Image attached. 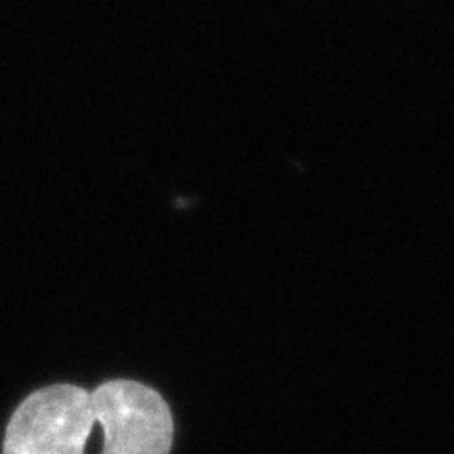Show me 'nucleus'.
<instances>
[{
  "mask_svg": "<svg viewBox=\"0 0 454 454\" xmlns=\"http://www.w3.org/2000/svg\"><path fill=\"white\" fill-rule=\"evenodd\" d=\"M173 412L156 389L114 379L93 391L49 385L11 414L3 454H170Z\"/></svg>",
  "mask_w": 454,
  "mask_h": 454,
  "instance_id": "obj_1",
  "label": "nucleus"
}]
</instances>
